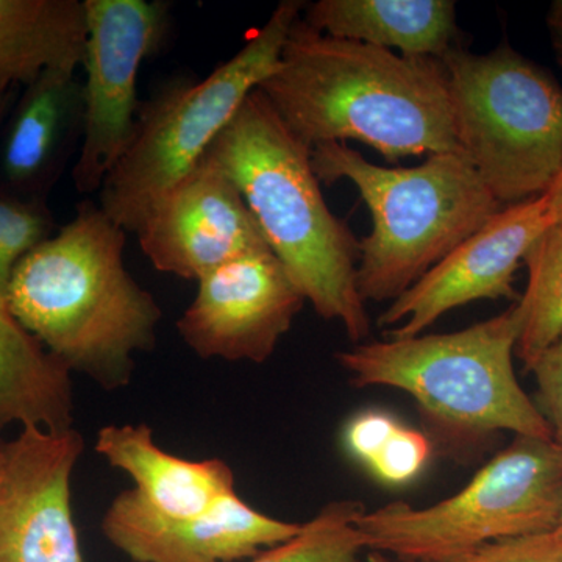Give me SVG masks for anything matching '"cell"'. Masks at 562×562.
Segmentation results:
<instances>
[{
  "label": "cell",
  "instance_id": "obj_1",
  "mask_svg": "<svg viewBox=\"0 0 562 562\" xmlns=\"http://www.w3.org/2000/svg\"><path fill=\"white\" fill-rule=\"evenodd\" d=\"M258 90L312 150L353 139L390 162L461 151L441 60L331 38L302 18Z\"/></svg>",
  "mask_w": 562,
  "mask_h": 562
},
{
  "label": "cell",
  "instance_id": "obj_23",
  "mask_svg": "<svg viewBox=\"0 0 562 562\" xmlns=\"http://www.w3.org/2000/svg\"><path fill=\"white\" fill-rule=\"evenodd\" d=\"M431 457V442L424 432L401 424L394 435L384 442L368 469L380 482L401 486L413 482Z\"/></svg>",
  "mask_w": 562,
  "mask_h": 562
},
{
  "label": "cell",
  "instance_id": "obj_4",
  "mask_svg": "<svg viewBox=\"0 0 562 562\" xmlns=\"http://www.w3.org/2000/svg\"><path fill=\"white\" fill-rule=\"evenodd\" d=\"M312 165L322 183L351 181L371 211L357 268L364 302L401 297L503 209L462 151L383 168L347 144L327 143L314 147Z\"/></svg>",
  "mask_w": 562,
  "mask_h": 562
},
{
  "label": "cell",
  "instance_id": "obj_6",
  "mask_svg": "<svg viewBox=\"0 0 562 562\" xmlns=\"http://www.w3.org/2000/svg\"><path fill=\"white\" fill-rule=\"evenodd\" d=\"M305 5L284 0L209 77L176 85L140 106L131 144L99 191V206L110 220L135 233L154 203L201 162L244 101L279 66Z\"/></svg>",
  "mask_w": 562,
  "mask_h": 562
},
{
  "label": "cell",
  "instance_id": "obj_15",
  "mask_svg": "<svg viewBox=\"0 0 562 562\" xmlns=\"http://www.w3.org/2000/svg\"><path fill=\"white\" fill-rule=\"evenodd\" d=\"M77 69H47L24 88L0 149V190L46 201L83 133V85Z\"/></svg>",
  "mask_w": 562,
  "mask_h": 562
},
{
  "label": "cell",
  "instance_id": "obj_17",
  "mask_svg": "<svg viewBox=\"0 0 562 562\" xmlns=\"http://www.w3.org/2000/svg\"><path fill=\"white\" fill-rule=\"evenodd\" d=\"M302 13L313 31L406 57L442 61L458 47L453 0H319Z\"/></svg>",
  "mask_w": 562,
  "mask_h": 562
},
{
  "label": "cell",
  "instance_id": "obj_29",
  "mask_svg": "<svg viewBox=\"0 0 562 562\" xmlns=\"http://www.w3.org/2000/svg\"><path fill=\"white\" fill-rule=\"evenodd\" d=\"M18 92H20V90L11 91L10 94L0 98V127H2L3 122L9 120L11 110H13L14 103H16L18 98H20Z\"/></svg>",
  "mask_w": 562,
  "mask_h": 562
},
{
  "label": "cell",
  "instance_id": "obj_25",
  "mask_svg": "<svg viewBox=\"0 0 562 562\" xmlns=\"http://www.w3.org/2000/svg\"><path fill=\"white\" fill-rule=\"evenodd\" d=\"M538 382L539 405L549 422L553 441L562 450V336L532 366Z\"/></svg>",
  "mask_w": 562,
  "mask_h": 562
},
{
  "label": "cell",
  "instance_id": "obj_31",
  "mask_svg": "<svg viewBox=\"0 0 562 562\" xmlns=\"http://www.w3.org/2000/svg\"><path fill=\"white\" fill-rule=\"evenodd\" d=\"M550 535H552V538L554 539V541H557L558 543H561V546H562V512H561L560 520H558L557 527H554L553 531H550Z\"/></svg>",
  "mask_w": 562,
  "mask_h": 562
},
{
  "label": "cell",
  "instance_id": "obj_12",
  "mask_svg": "<svg viewBox=\"0 0 562 562\" xmlns=\"http://www.w3.org/2000/svg\"><path fill=\"white\" fill-rule=\"evenodd\" d=\"M83 449L74 428L22 427L0 446V562H83L70 506Z\"/></svg>",
  "mask_w": 562,
  "mask_h": 562
},
{
  "label": "cell",
  "instance_id": "obj_18",
  "mask_svg": "<svg viewBox=\"0 0 562 562\" xmlns=\"http://www.w3.org/2000/svg\"><path fill=\"white\" fill-rule=\"evenodd\" d=\"M87 44L80 0H0V98L47 69H79Z\"/></svg>",
  "mask_w": 562,
  "mask_h": 562
},
{
  "label": "cell",
  "instance_id": "obj_11",
  "mask_svg": "<svg viewBox=\"0 0 562 562\" xmlns=\"http://www.w3.org/2000/svg\"><path fill=\"white\" fill-rule=\"evenodd\" d=\"M198 284L177 328L203 360L268 361L306 302L271 250L227 262Z\"/></svg>",
  "mask_w": 562,
  "mask_h": 562
},
{
  "label": "cell",
  "instance_id": "obj_19",
  "mask_svg": "<svg viewBox=\"0 0 562 562\" xmlns=\"http://www.w3.org/2000/svg\"><path fill=\"white\" fill-rule=\"evenodd\" d=\"M70 371L25 330L0 299V428H72Z\"/></svg>",
  "mask_w": 562,
  "mask_h": 562
},
{
  "label": "cell",
  "instance_id": "obj_13",
  "mask_svg": "<svg viewBox=\"0 0 562 562\" xmlns=\"http://www.w3.org/2000/svg\"><path fill=\"white\" fill-rule=\"evenodd\" d=\"M135 233L157 271L187 280L271 250L238 188L206 155L154 203Z\"/></svg>",
  "mask_w": 562,
  "mask_h": 562
},
{
  "label": "cell",
  "instance_id": "obj_14",
  "mask_svg": "<svg viewBox=\"0 0 562 562\" xmlns=\"http://www.w3.org/2000/svg\"><path fill=\"white\" fill-rule=\"evenodd\" d=\"M301 525L257 512L238 492L198 516L171 517L128 490L111 502L102 531L135 562H241L288 541Z\"/></svg>",
  "mask_w": 562,
  "mask_h": 562
},
{
  "label": "cell",
  "instance_id": "obj_7",
  "mask_svg": "<svg viewBox=\"0 0 562 562\" xmlns=\"http://www.w3.org/2000/svg\"><path fill=\"white\" fill-rule=\"evenodd\" d=\"M562 512V450L516 436L464 490L414 508L392 502L358 519L368 549L405 562H446L487 543L554 530Z\"/></svg>",
  "mask_w": 562,
  "mask_h": 562
},
{
  "label": "cell",
  "instance_id": "obj_10",
  "mask_svg": "<svg viewBox=\"0 0 562 562\" xmlns=\"http://www.w3.org/2000/svg\"><path fill=\"white\" fill-rule=\"evenodd\" d=\"M553 225L546 192L503 206L479 232L392 301L379 317V325L398 327L384 335L386 338L422 335L443 314L471 302L486 299L519 302L514 277L536 239Z\"/></svg>",
  "mask_w": 562,
  "mask_h": 562
},
{
  "label": "cell",
  "instance_id": "obj_16",
  "mask_svg": "<svg viewBox=\"0 0 562 562\" xmlns=\"http://www.w3.org/2000/svg\"><path fill=\"white\" fill-rule=\"evenodd\" d=\"M95 452L131 475L133 491L166 516H198L236 492L235 473L227 462L220 458L190 461L165 452L144 424L103 427Z\"/></svg>",
  "mask_w": 562,
  "mask_h": 562
},
{
  "label": "cell",
  "instance_id": "obj_2",
  "mask_svg": "<svg viewBox=\"0 0 562 562\" xmlns=\"http://www.w3.org/2000/svg\"><path fill=\"white\" fill-rule=\"evenodd\" d=\"M127 232L101 206L76 217L22 258L5 302L44 349L105 390L132 380L139 351L154 349L162 313L125 268Z\"/></svg>",
  "mask_w": 562,
  "mask_h": 562
},
{
  "label": "cell",
  "instance_id": "obj_8",
  "mask_svg": "<svg viewBox=\"0 0 562 562\" xmlns=\"http://www.w3.org/2000/svg\"><path fill=\"white\" fill-rule=\"evenodd\" d=\"M454 132L494 198L514 205L549 190L562 168V87L509 46L442 60Z\"/></svg>",
  "mask_w": 562,
  "mask_h": 562
},
{
  "label": "cell",
  "instance_id": "obj_9",
  "mask_svg": "<svg viewBox=\"0 0 562 562\" xmlns=\"http://www.w3.org/2000/svg\"><path fill=\"white\" fill-rule=\"evenodd\" d=\"M83 133L72 180L81 194L102 190L135 133L138 74L160 47L168 5L149 0H83Z\"/></svg>",
  "mask_w": 562,
  "mask_h": 562
},
{
  "label": "cell",
  "instance_id": "obj_30",
  "mask_svg": "<svg viewBox=\"0 0 562 562\" xmlns=\"http://www.w3.org/2000/svg\"><path fill=\"white\" fill-rule=\"evenodd\" d=\"M368 562H405L401 560H395V558L387 557V554L371 552L368 557Z\"/></svg>",
  "mask_w": 562,
  "mask_h": 562
},
{
  "label": "cell",
  "instance_id": "obj_20",
  "mask_svg": "<svg viewBox=\"0 0 562 562\" xmlns=\"http://www.w3.org/2000/svg\"><path fill=\"white\" fill-rule=\"evenodd\" d=\"M524 262L528 284L517 302L522 312V328L516 353L530 372L543 351L562 336V228L553 225L543 232Z\"/></svg>",
  "mask_w": 562,
  "mask_h": 562
},
{
  "label": "cell",
  "instance_id": "obj_28",
  "mask_svg": "<svg viewBox=\"0 0 562 562\" xmlns=\"http://www.w3.org/2000/svg\"><path fill=\"white\" fill-rule=\"evenodd\" d=\"M546 194L549 198L554 225L562 228V168L557 173V177H554Z\"/></svg>",
  "mask_w": 562,
  "mask_h": 562
},
{
  "label": "cell",
  "instance_id": "obj_5",
  "mask_svg": "<svg viewBox=\"0 0 562 562\" xmlns=\"http://www.w3.org/2000/svg\"><path fill=\"white\" fill-rule=\"evenodd\" d=\"M522 312L505 313L464 330L355 344L336 360L357 387L408 392L425 416L468 436L512 431L553 441L552 428L517 380L513 355Z\"/></svg>",
  "mask_w": 562,
  "mask_h": 562
},
{
  "label": "cell",
  "instance_id": "obj_24",
  "mask_svg": "<svg viewBox=\"0 0 562 562\" xmlns=\"http://www.w3.org/2000/svg\"><path fill=\"white\" fill-rule=\"evenodd\" d=\"M446 562H562V546L550 532L487 543Z\"/></svg>",
  "mask_w": 562,
  "mask_h": 562
},
{
  "label": "cell",
  "instance_id": "obj_27",
  "mask_svg": "<svg viewBox=\"0 0 562 562\" xmlns=\"http://www.w3.org/2000/svg\"><path fill=\"white\" fill-rule=\"evenodd\" d=\"M547 24L552 36L553 49L557 52V60L562 66V0H557L550 7Z\"/></svg>",
  "mask_w": 562,
  "mask_h": 562
},
{
  "label": "cell",
  "instance_id": "obj_3",
  "mask_svg": "<svg viewBox=\"0 0 562 562\" xmlns=\"http://www.w3.org/2000/svg\"><path fill=\"white\" fill-rule=\"evenodd\" d=\"M205 155L231 177L269 249L316 313L341 322L350 341L360 344L371 331L357 283L360 241L328 209L312 149L255 90Z\"/></svg>",
  "mask_w": 562,
  "mask_h": 562
},
{
  "label": "cell",
  "instance_id": "obj_32",
  "mask_svg": "<svg viewBox=\"0 0 562 562\" xmlns=\"http://www.w3.org/2000/svg\"><path fill=\"white\" fill-rule=\"evenodd\" d=\"M0 462H2V450H0Z\"/></svg>",
  "mask_w": 562,
  "mask_h": 562
},
{
  "label": "cell",
  "instance_id": "obj_26",
  "mask_svg": "<svg viewBox=\"0 0 562 562\" xmlns=\"http://www.w3.org/2000/svg\"><path fill=\"white\" fill-rule=\"evenodd\" d=\"M401 427V422L384 412H364L358 414L347 425L346 439L347 449L355 458L368 468L369 462L376 457L384 442L394 435Z\"/></svg>",
  "mask_w": 562,
  "mask_h": 562
},
{
  "label": "cell",
  "instance_id": "obj_21",
  "mask_svg": "<svg viewBox=\"0 0 562 562\" xmlns=\"http://www.w3.org/2000/svg\"><path fill=\"white\" fill-rule=\"evenodd\" d=\"M366 513L358 501L328 503L297 535L247 562H360L368 549L358 519Z\"/></svg>",
  "mask_w": 562,
  "mask_h": 562
},
{
  "label": "cell",
  "instance_id": "obj_22",
  "mask_svg": "<svg viewBox=\"0 0 562 562\" xmlns=\"http://www.w3.org/2000/svg\"><path fill=\"white\" fill-rule=\"evenodd\" d=\"M54 231L46 201L20 198L0 190V299L5 301L11 277L25 255L46 241Z\"/></svg>",
  "mask_w": 562,
  "mask_h": 562
}]
</instances>
